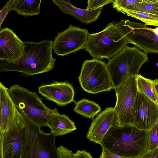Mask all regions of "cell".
<instances>
[{
	"instance_id": "14",
	"label": "cell",
	"mask_w": 158,
	"mask_h": 158,
	"mask_svg": "<svg viewBox=\"0 0 158 158\" xmlns=\"http://www.w3.org/2000/svg\"><path fill=\"white\" fill-rule=\"evenodd\" d=\"M25 45L13 31L4 27L0 31V60L11 62L22 55Z\"/></svg>"
},
{
	"instance_id": "4",
	"label": "cell",
	"mask_w": 158,
	"mask_h": 158,
	"mask_svg": "<svg viewBox=\"0 0 158 158\" xmlns=\"http://www.w3.org/2000/svg\"><path fill=\"white\" fill-rule=\"evenodd\" d=\"M24 117L25 123L22 131V158H59L56 136L51 132L43 131L40 126Z\"/></svg>"
},
{
	"instance_id": "20",
	"label": "cell",
	"mask_w": 158,
	"mask_h": 158,
	"mask_svg": "<svg viewBox=\"0 0 158 158\" xmlns=\"http://www.w3.org/2000/svg\"><path fill=\"white\" fill-rule=\"evenodd\" d=\"M75 107L73 110L84 117L93 120L101 110V106L93 101L82 98L78 101H74Z\"/></svg>"
},
{
	"instance_id": "15",
	"label": "cell",
	"mask_w": 158,
	"mask_h": 158,
	"mask_svg": "<svg viewBox=\"0 0 158 158\" xmlns=\"http://www.w3.org/2000/svg\"><path fill=\"white\" fill-rule=\"evenodd\" d=\"M117 115L114 107L106 108L93 120L86 135L90 141L101 144L110 128L116 124Z\"/></svg>"
},
{
	"instance_id": "34",
	"label": "cell",
	"mask_w": 158,
	"mask_h": 158,
	"mask_svg": "<svg viewBox=\"0 0 158 158\" xmlns=\"http://www.w3.org/2000/svg\"></svg>"
},
{
	"instance_id": "19",
	"label": "cell",
	"mask_w": 158,
	"mask_h": 158,
	"mask_svg": "<svg viewBox=\"0 0 158 158\" xmlns=\"http://www.w3.org/2000/svg\"><path fill=\"white\" fill-rule=\"evenodd\" d=\"M42 0H15L12 10L24 16H33L40 13Z\"/></svg>"
},
{
	"instance_id": "9",
	"label": "cell",
	"mask_w": 158,
	"mask_h": 158,
	"mask_svg": "<svg viewBox=\"0 0 158 158\" xmlns=\"http://www.w3.org/2000/svg\"><path fill=\"white\" fill-rule=\"evenodd\" d=\"M119 27L130 43L146 53L158 54V27L151 28L145 23L122 20Z\"/></svg>"
},
{
	"instance_id": "16",
	"label": "cell",
	"mask_w": 158,
	"mask_h": 158,
	"mask_svg": "<svg viewBox=\"0 0 158 158\" xmlns=\"http://www.w3.org/2000/svg\"><path fill=\"white\" fill-rule=\"evenodd\" d=\"M63 13L69 15L82 23L88 24L96 21L100 16L102 7L94 10L76 7L70 0H52Z\"/></svg>"
},
{
	"instance_id": "32",
	"label": "cell",
	"mask_w": 158,
	"mask_h": 158,
	"mask_svg": "<svg viewBox=\"0 0 158 158\" xmlns=\"http://www.w3.org/2000/svg\"><path fill=\"white\" fill-rule=\"evenodd\" d=\"M153 81L156 89L158 94V79H156L153 80Z\"/></svg>"
},
{
	"instance_id": "8",
	"label": "cell",
	"mask_w": 158,
	"mask_h": 158,
	"mask_svg": "<svg viewBox=\"0 0 158 158\" xmlns=\"http://www.w3.org/2000/svg\"><path fill=\"white\" fill-rule=\"evenodd\" d=\"M113 89L116 97L114 107L117 117L116 124L134 125V106L138 91L137 76L128 77Z\"/></svg>"
},
{
	"instance_id": "30",
	"label": "cell",
	"mask_w": 158,
	"mask_h": 158,
	"mask_svg": "<svg viewBox=\"0 0 158 158\" xmlns=\"http://www.w3.org/2000/svg\"><path fill=\"white\" fill-rule=\"evenodd\" d=\"M142 158H158V148L149 150L143 155Z\"/></svg>"
},
{
	"instance_id": "21",
	"label": "cell",
	"mask_w": 158,
	"mask_h": 158,
	"mask_svg": "<svg viewBox=\"0 0 158 158\" xmlns=\"http://www.w3.org/2000/svg\"><path fill=\"white\" fill-rule=\"evenodd\" d=\"M137 82L138 91L158 105V94L153 80L139 74L137 76Z\"/></svg>"
},
{
	"instance_id": "10",
	"label": "cell",
	"mask_w": 158,
	"mask_h": 158,
	"mask_svg": "<svg viewBox=\"0 0 158 158\" xmlns=\"http://www.w3.org/2000/svg\"><path fill=\"white\" fill-rule=\"evenodd\" d=\"M25 121L19 111L8 129L0 132V158H22L23 129Z\"/></svg>"
},
{
	"instance_id": "29",
	"label": "cell",
	"mask_w": 158,
	"mask_h": 158,
	"mask_svg": "<svg viewBox=\"0 0 158 158\" xmlns=\"http://www.w3.org/2000/svg\"><path fill=\"white\" fill-rule=\"evenodd\" d=\"M100 158H124L123 157L111 153L106 149L102 148V152Z\"/></svg>"
},
{
	"instance_id": "5",
	"label": "cell",
	"mask_w": 158,
	"mask_h": 158,
	"mask_svg": "<svg viewBox=\"0 0 158 158\" xmlns=\"http://www.w3.org/2000/svg\"><path fill=\"white\" fill-rule=\"evenodd\" d=\"M108 60L107 65L115 87L130 77L137 76L142 65L148 62V57L146 53L136 46L127 45Z\"/></svg>"
},
{
	"instance_id": "24",
	"label": "cell",
	"mask_w": 158,
	"mask_h": 158,
	"mask_svg": "<svg viewBox=\"0 0 158 158\" xmlns=\"http://www.w3.org/2000/svg\"><path fill=\"white\" fill-rule=\"evenodd\" d=\"M125 9L158 15V6L143 2L129 6Z\"/></svg>"
},
{
	"instance_id": "26",
	"label": "cell",
	"mask_w": 158,
	"mask_h": 158,
	"mask_svg": "<svg viewBox=\"0 0 158 158\" xmlns=\"http://www.w3.org/2000/svg\"><path fill=\"white\" fill-rule=\"evenodd\" d=\"M142 2V0H115L113 3V7L119 12L129 6Z\"/></svg>"
},
{
	"instance_id": "7",
	"label": "cell",
	"mask_w": 158,
	"mask_h": 158,
	"mask_svg": "<svg viewBox=\"0 0 158 158\" xmlns=\"http://www.w3.org/2000/svg\"><path fill=\"white\" fill-rule=\"evenodd\" d=\"M78 79L83 89L93 94L108 92L114 87L107 64L101 60H85Z\"/></svg>"
},
{
	"instance_id": "2",
	"label": "cell",
	"mask_w": 158,
	"mask_h": 158,
	"mask_svg": "<svg viewBox=\"0 0 158 158\" xmlns=\"http://www.w3.org/2000/svg\"><path fill=\"white\" fill-rule=\"evenodd\" d=\"M24 43L23 53L19 59L11 62L0 61L1 72L15 71L29 76L52 70L56 60L52 54L53 41L46 39Z\"/></svg>"
},
{
	"instance_id": "18",
	"label": "cell",
	"mask_w": 158,
	"mask_h": 158,
	"mask_svg": "<svg viewBox=\"0 0 158 158\" xmlns=\"http://www.w3.org/2000/svg\"><path fill=\"white\" fill-rule=\"evenodd\" d=\"M49 114L47 126L56 136L69 134L77 129L74 122L65 114H60L56 108L53 110L49 108Z\"/></svg>"
},
{
	"instance_id": "6",
	"label": "cell",
	"mask_w": 158,
	"mask_h": 158,
	"mask_svg": "<svg viewBox=\"0 0 158 158\" xmlns=\"http://www.w3.org/2000/svg\"><path fill=\"white\" fill-rule=\"evenodd\" d=\"M7 91L22 115L41 127L47 126L49 108L43 103L36 92L16 85L7 88Z\"/></svg>"
},
{
	"instance_id": "3",
	"label": "cell",
	"mask_w": 158,
	"mask_h": 158,
	"mask_svg": "<svg viewBox=\"0 0 158 158\" xmlns=\"http://www.w3.org/2000/svg\"><path fill=\"white\" fill-rule=\"evenodd\" d=\"M130 43L120 28L118 22L113 21L99 32L89 34L84 48L93 59L108 60Z\"/></svg>"
},
{
	"instance_id": "13",
	"label": "cell",
	"mask_w": 158,
	"mask_h": 158,
	"mask_svg": "<svg viewBox=\"0 0 158 158\" xmlns=\"http://www.w3.org/2000/svg\"><path fill=\"white\" fill-rule=\"evenodd\" d=\"M39 93L58 106H66L74 101V90L72 84L66 81L53 82L39 87Z\"/></svg>"
},
{
	"instance_id": "23",
	"label": "cell",
	"mask_w": 158,
	"mask_h": 158,
	"mask_svg": "<svg viewBox=\"0 0 158 158\" xmlns=\"http://www.w3.org/2000/svg\"><path fill=\"white\" fill-rule=\"evenodd\" d=\"M59 158H92L91 155L85 150H77L76 153H73L66 148L60 145L56 148Z\"/></svg>"
},
{
	"instance_id": "27",
	"label": "cell",
	"mask_w": 158,
	"mask_h": 158,
	"mask_svg": "<svg viewBox=\"0 0 158 158\" xmlns=\"http://www.w3.org/2000/svg\"><path fill=\"white\" fill-rule=\"evenodd\" d=\"M15 0H9L0 12V28L9 12L12 10Z\"/></svg>"
},
{
	"instance_id": "25",
	"label": "cell",
	"mask_w": 158,
	"mask_h": 158,
	"mask_svg": "<svg viewBox=\"0 0 158 158\" xmlns=\"http://www.w3.org/2000/svg\"><path fill=\"white\" fill-rule=\"evenodd\" d=\"M149 150H152L158 147V121L148 131Z\"/></svg>"
},
{
	"instance_id": "28",
	"label": "cell",
	"mask_w": 158,
	"mask_h": 158,
	"mask_svg": "<svg viewBox=\"0 0 158 158\" xmlns=\"http://www.w3.org/2000/svg\"><path fill=\"white\" fill-rule=\"evenodd\" d=\"M115 0H94L88 10H94L102 7L109 3H112Z\"/></svg>"
},
{
	"instance_id": "31",
	"label": "cell",
	"mask_w": 158,
	"mask_h": 158,
	"mask_svg": "<svg viewBox=\"0 0 158 158\" xmlns=\"http://www.w3.org/2000/svg\"><path fill=\"white\" fill-rule=\"evenodd\" d=\"M142 2L149 3L158 7V0H142Z\"/></svg>"
},
{
	"instance_id": "17",
	"label": "cell",
	"mask_w": 158,
	"mask_h": 158,
	"mask_svg": "<svg viewBox=\"0 0 158 158\" xmlns=\"http://www.w3.org/2000/svg\"><path fill=\"white\" fill-rule=\"evenodd\" d=\"M7 88L0 82V132L8 129L19 111Z\"/></svg>"
},
{
	"instance_id": "12",
	"label": "cell",
	"mask_w": 158,
	"mask_h": 158,
	"mask_svg": "<svg viewBox=\"0 0 158 158\" xmlns=\"http://www.w3.org/2000/svg\"><path fill=\"white\" fill-rule=\"evenodd\" d=\"M134 125L148 131L158 121V105L138 91L134 106Z\"/></svg>"
},
{
	"instance_id": "1",
	"label": "cell",
	"mask_w": 158,
	"mask_h": 158,
	"mask_svg": "<svg viewBox=\"0 0 158 158\" xmlns=\"http://www.w3.org/2000/svg\"><path fill=\"white\" fill-rule=\"evenodd\" d=\"M100 145L124 158H142L149 150L148 131L131 125L111 127Z\"/></svg>"
},
{
	"instance_id": "11",
	"label": "cell",
	"mask_w": 158,
	"mask_h": 158,
	"mask_svg": "<svg viewBox=\"0 0 158 158\" xmlns=\"http://www.w3.org/2000/svg\"><path fill=\"white\" fill-rule=\"evenodd\" d=\"M89 33L86 29L70 24L59 32L53 41L52 49L58 56H63L84 48Z\"/></svg>"
},
{
	"instance_id": "33",
	"label": "cell",
	"mask_w": 158,
	"mask_h": 158,
	"mask_svg": "<svg viewBox=\"0 0 158 158\" xmlns=\"http://www.w3.org/2000/svg\"><path fill=\"white\" fill-rule=\"evenodd\" d=\"M94 0H88L87 6L86 8L88 10L92 4Z\"/></svg>"
},
{
	"instance_id": "22",
	"label": "cell",
	"mask_w": 158,
	"mask_h": 158,
	"mask_svg": "<svg viewBox=\"0 0 158 158\" xmlns=\"http://www.w3.org/2000/svg\"><path fill=\"white\" fill-rule=\"evenodd\" d=\"M119 12L141 21L147 26H158V15L123 9Z\"/></svg>"
}]
</instances>
